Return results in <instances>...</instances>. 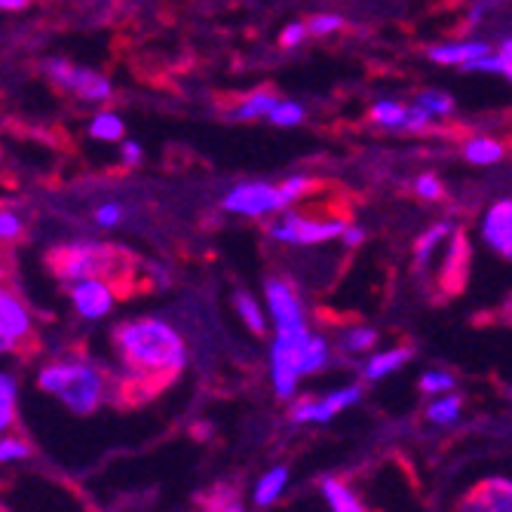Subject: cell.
I'll return each mask as SVG.
<instances>
[{
	"mask_svg": "<svg viewBox=\"0 0 512 512\" xmlns=\"http://www.w3.org/2000/svg\"><path fill=\"white\" fill-rule=\"evenodd\" d=\"M114 347L129 381L145 393L172 384L188 365V344L181 332L172 322L154 316L120 322L114 329Z\"/></svg>",
	"mask_w": 512,
	"mask_h": 512,
	"instance_id": "cell-1",
	"label": "cell"
},
{
	"mask_svg": "<svg viewBox=\"0 0 512 512\" xmlns=\"http://www.w3.org/2000/svg\"><path fill=\"white\" fill-rule=\"evenodd\" d=\"M335 341L319 332L295 329V332H270L267 347V381L279 402H292L301 396V384L329 371L335 362Z\"/></svg>",
	"mask_w": 512,
	"mask_h": 512,
	"instance_id": "cell-2",
	"label": "cell"
},
{
	"mask_svg": "<svg viewBox=\"0 0 512 512\" xmlns=\"http://www.w3.org/2000/svg\"><path fill=\"white\" fill-rule=\"evenodd\" d=\"M37 387L46 396L59 399L71 414L89 417L105 405L111 393V378L99 362L74 356V359H59L40 368Z\"/></svg>",
	"mask_w": 512,
	"mask_h": 512,
	"instance_id": "cell-3",
	"label": "cell"
},
{
	"mask_svg": "<svg viewBox=\"0 0 512 512\" xmlns=\"http://www.w3.org/2000/svg\"><path fill=\"white\" fill-rule=\"evenodd\" d=\"M50 264L56 270V276L62 283H77V279H89V276H102L111 279L117 286V279L129 273L132 258L108 243H71L59 252L50 255Z\"/></svg>",
	"mask_w": 512,
	"mask_h": 512,
	"instance_id": "cell-4",
	"label": "cell"
},
{
	"mask_svg": "<svg viewBox=\"0 0 512 512\" xmlns=\"http://www.w3.org/2000/svg\"><path fill=\"white\" fill-rule=\"evenodd\" d=\"M365 399L362 384H344L325 393H301L289 402V421L295 427H325L338 421L350 408H356Z\"/></svg>",
	"mask_w": 512,
	"mask_h": 512,
	"instance_id": "cell-5",
	"label": "cell"
},
{
	"mask_svg": "<svg viewBox=\"0 0 512 512\" xmlns=\"http://www.w3.org/2000/svg\"><path fill=\"white\" fill-rule=\"evenodd\" d=\"M344 230V218H310L301 212H286L267 230V237L283 246H322L335 237H344Z\"/></svg>",
	"mask_w": 512,
	"mask_h": 512,
	"instance_id": "cell-6",
	"label": "cell"
},
{
	"mask_svg": "<svg viewBox=\"0 0 512 512\" xmlns=\"http://www.w3.org/2000/svg\"><path fill=\"white\" fill-rule=\"evenodd\" d=\"M264 295H267V316H270V332H295L307 329V307L298 295V289L283 276L264 279Z\"/></svg>",
	"mask_w": 512,
	"mask_h": 512,
	"instance_id": "cell-7",
	"label": "cell"
},
{
	"mask_svg": "<svg viewBox=\"0 0 512 512\" xmlns=\"http://www.w3.org/2000/svg\"><path fill=\"white\" fill-rule=\"evenodd\" d=\"M46 77H50L59 89L74 92V96L83 102H108L114 96V86L105 74L89 71V68H77L65 59L46 62Z\"/></svg>",
	"mask_w": 512,
	"mask_h": 512,
	"instance_id": "cell-8",
	"label": "cell"
},
{
	"mask_svg": "<svg viewBox=\"0 0 512 512\" xmlns=\"http://www.w3.org/2000/svg\"><path fill=\"white\" fill-rule=\"evenodd\" d=\"M224 209L234 215H246V218H261V215H273L279 209H286V203L273 184L246 181V184H237V188L224 197Z\"/></svg>",
	"mask_w": 512,
	"mask_h": 512,
	"instance_id": "cell-9",
	"label": "cell"
},
{
	"mask_svg": "<svg viewBox=\"0 0 512 512\" xmlns=\"http://www.w3.org/2000/svg\"><path fill=\"white\" fill-rule=\"evenodd\" d=\"M454 512H512V476H485L463 491Z\"/></svg>",
	"mask_w": 512,
	"mask_h": 512,
	"instance_id": "cell-10",
	"label": "cell"
},
{
	"mask_svg": "<svg viewBox=\"0 0 512 512\" xmlns=\"http://www.w3.org/2000/svg\"><path fill=\"white\" fill-rule=\"evenodd\" d=\"M71 304L83 319H105L114 310L117 301V286L111 279L102 276H89V279H77V283L68 286Z\"/></svg>",
	"mask_w": 512,
	"mask_h": 512,
	"instance_id": "cell-11",
	"label": "cell"
},
{
	"mask_svg": "<svg viewBox=\"0 0 512 512\" xmlns=\"http://www.w3.org/2000/svg\"><path fill=\"white\" fill-rule=\"evenodd\" d=\"M482 240L494 255H500L503 261H512V200H500L485 212Z\"/></svg>",
	"mask_w": 512,
	"mask_h": 512,
	"instance_id": "cell-12",
	"label": "cell"
},
{
	"mask_svg": "<svg viewBox=\"0 0 512 512\" xmlns=\"http://www.w3.org/2000/svg\"><path fill=\"white\" fill-rule=\"evenodd\" d=\"M414 359V350L408 344H396V347H384V350H371L362 359V378L368 384H381L393 375H399L402 368H408V362Z\"/></svg>",
	"mask_w": 512,
	"mask_h": 512,
	"instance_id": "cell-13",
	"label": "cell"
},
{
	"mask_svg": "<svg viewBox=\"0 0 512 512\" xmlns=\"http://www.w3.org/2000/svg\"><path fill=\"white\" fill-rule=\"evenodd\" d=\"M319 497H322L325 512H371L365 497L341 476H322Z\"/></svg>",
	"mask_w": 512,
	"mask_h": 512,
	"instance_id": "cell-14",
	"label": "cell"
},
{
	"mask_svg": "<svg viewBox=\"0 0 512 512\" xmlns=\"http://www.w3.org/2000/svg\"><path fill=\"white\" fill-rule=\"evenodd\" d=\"M467 267H470V240L463 230L454 227L451 234V243L445 246V261H442V286L445 289H460L463 283H467Z\"/></svg>",
	"mask_w": 512,
	"mask_h": 512,
	"instance_id": "cell-15",
	"label": "cell"
},
{
	"mask_svg": "<svg viewBox=\"0 0 512 512\" xmlns=\"http://www.w3.org/2000/svg\"><path fill=\"white\" fill-rule=\"evenodd\" d=\"M289 485H292V470L286 467V463H276V467H267L255 485H252V506L258 509H270L276 506L279 500H283L289 494Z\"/></svg>",
	"mask_w": 512,
	"mask_h": 512,
	"instance_id": "cell-16",
	"label": "cell"
},
{
	"mask_svg": "<svg viewBox=\"0 0 512 512\" xmlns=\"http://www.w3.org/2000/svg\"><path fill=\"white\" fill-rule=\"evenodd\" d=\"M31 313L28 307L7 289H0V332H4L10 341L22 344L31 338Z\"/></svg>",
	"mask_w": 512,
	"mask_h": 512,
	"instance_id": "cell-17",
	"label": "cell"
},
{
	"mask_svg": "<svg viewBox=\"0 0 512 512\" xmlns=\"http://www.w3.org/2000/svg\"><path fill=\"white\" fill-rule=\"evenodd\" d=\"M463 411H467V399H463L457 390H451V393H442V396L427 399V405H424V421L430 427L451 430V427H457L463 421Z\"/></svg>",
	"mask_w": 512,
	"mask_h": 512,
	"instance_id": "cell-18",
	"label": "cell"
},
{
	"mask_svg": "<svg viewBox=\"0 0 512 512\" xmlns=\"http://www.w3.org/2000/svg\"><path fill=\"white\" fill-rule=\"evenodd\" d=\"M378 329H371V325L365 322H353V325H344V329H338L335 335V350L344 353L347 359H365L371 350H378Z\"/></svg>",
	"mask_w": 512,
	"mask_h": 512,
	"instance_id": "cell-19",
	"label": "cell"
},
{
	"mask_svg": "<svg viewBox=\"0 0 512 512\" xmlns=\"http://www.w3.org/2000/svg\"><path fill=\"white\" fill-rule=\"evenodd\" d=\"M488 43H439L430 46V59L439 65H467L473 59L488 56Z\"/></svg>",
	"mask_w": 512,
	"mask_h": 512,
	"instance_id": "cell-20",
	"label": "cell"
},
{
	"mask_svg": "<svg viewBox=\"0 0 512 512\" xmlns=\"http://www.w3.org/2000/svg\"><path fill=\"white\" fill-rule=\"evenodd\" d=\"M234 310H237V316L243 319V325H246V329H249L255 338H264V335H267V329H270V316L264 313V307L258 304L255 295L237 292V295H234Z\"/></svg>",
	"mask_w": 512,
	"mask_h": 512,
	"instance_id": "cell-21",
	"label": "cell"
},
{
	"mask_svg": "<svg viewBox=\"0 0 512 512\" xmlns=\"http://www.w3.org/2000/svg\"><path fill=\"white\" fill-rule=\"evenodd\" d=\"M454 234V224L451 221H439V224H433L427 234H421L417 237V243H414V261H417V267H427L430 261H433V255L439 252V246L448 240Z\"/></svg>",
	"mask_w": 512,
	"mask_h": 512,
	"instance_id": "cell-22",
	"label": "cell"
},
{
	"mask_svg": "<svg viewBox=\"0 0 512 512\" xmlns=\"http://www.w3.org/2000/svg\"><path fill=\"white\" fill-rule=\"evenodd\" d=\"M276 105H279V96H276V92H273L270 86H264V89H255L252 96H246V99L240 102L237 111H230V120H255V117H267Z\"/></svg>",
	"mask_w": 512,
	"mask_h": 512,
	"instance_id": "cell-23",
	"label": "cell"
},
{
	"mask_svg": "<svg viewBox=\"0 0 512 512\" xmlns=\"http://www.w3.org/2000/svg\"><path fill=\"white\" fill-rule=\"evenodd\" d=\"M503 154H506V148L497 142V138H488V135L470 138V142L463 145V160L473 166H491V163L503 160Z\"/></svg>",
	"mask_w": 512,
	"mask_h": 512,
	"instance_id": "cell-24",
	"label": "cell"
},
{
	"mask_svg": "<svg viewBox=\"0 0 512 512\" xmlns=\"http://www.w3.org/2000/svg\"><path fill=\"white\" fill-rule=\"evenodd\" d=\"M16 399H19V381L10 371H0V436L16 424Z\"/></svg>",
	"mask_w": 512,
	"mask_h": 512,
	"instance_id": "cell-25",
	"label": "cell"
},
{
	"mask_svg": "<svg viewBox=\"0 0 512 512\" xmlns=\"http://www.w3.org/2000/svg\"><path fill=\"white\" fill-rule=\"evenodd\" d=\"M417 390H421L427 399H433V396L457 390V378H454V371H448V368H427L424 375L417 378Z\"/></svg>",
	"mask_w": 512,
	"mask_h": 512,
	"instance_id": "cell-26",
	"label": "cell"
},
{
	"mask_svg": "<svg viewBox=\"0 0 512 512\" xmlns=\"http://www.w3.org/2000/svg\"><path fill=\"white\" fill-rule=\"evenodd\" d=\"M89 135L99 138V142H120V138H123V120L117 114H111V111H102V114L92 117Z\"/></svg>",
	"mask_w": 512,
	"mask_h": 512,
	"instance_id": "cell-27",
	"label": "cell"
},
{
	"mask_svg": "<svg viewBox=\"0 0 512 512\" xmlns=\"http://www.w3.org/2000/svg\"><path fill=\"white\" fill-rule=\"evenodd\" d=\"M371 120L375 123H381V126H390V129H405V120H408V108L405 105H399V102H390V99H384V102H378L375 108H371Z\"/></svg>",
	"mask_w": 512,
	"mask_h": 512,
	"instance_id": "cell-28",
	"label": "cell"
},
{
	"mask_svg": "<svg viewBox=\"0 0 512 512\" xmlns=\"http://www.w3.org/2000/svg\"><path fill=\"white\" fill-rule=\"evenodd\" d=\"M25 234V221L10 206H0V243H16Z\"/></svg>",
	"mask_w": 512,
	"mask_h": 512,
	"instance_id": "cell-29",
	"label": "cell"
},
{
	"mask_svg": "<svg viewBox=\"0 0 512 512\" xmlns=\"http://www.w3.org/2000/svg\"><path fill=\"white\" fill-rule=\"evenodd\" d=\"M421 108H427L433 117H448L451 111H454V99L451 96H445V92H439V89H427V92H421V96L414 99Z\"/></svg>",
	"mask_w": 512,
	"mask_h": 512,
	"instance_id": "cell-30",
	"label": "cell"
},
{
	"mask_svg": "<svg viewBox=\"0 0 512 512\" xmlns=\"http://www.w3.org/2000/svg\"><path fill=\"white\" fill-rule=\"evenodd\" d=\"M316 188V181L313 178H307V175H292L289 181H283L279 184V197H283V203H286V209L295 203V200H301L307 191H313Z\"/></svg>",
	"mask_w": 512,
	"mask_h": 512,
	"instance_id": "cell-31",
	"label": "cell"
},
{
	"mask_svg": "<svg viewBox=\"0 0 512 512\" xmlns=\"http://www.w3.org/2000/svg\"><path fill=\"white\" fill-rule=\"evenodd\" d=\"M267 117H270V123H276V126H298V123L304 120V108H301L298 102L286 99V102H279Z\"/></svg>",
	"mask_w": 512,
	"mask_h": 512,
	"instance_id": "cell-32",
	"label": "cell"
},
{
	"mask_svg": "<svg viewBox=\"0 0 512 512\" xmlns=\"http://www.w3.org/2000/svg\"><path fill=\"white\" fill-rule=\"evenodd\" d=\"M463 71H482V74H503V77H509L512 80V65L503 59V56H482V59H473V62H467L463 65Z\"/></svg>",
	"mask_w": 512,
	"mask_h": 512,
	"instance_id": "cell-33",
	"label": "cell"
},
{
	"mask_svg": "<svg viewBox=\"0 0 512 512\" xmlns=\"http://www.w3.org/2000/svg\"><path fill=\"white\" fill-rule=\"evenodd\" d=\"M31 454V445L19 436H0V463L25 460Z\"/></svg>",
	"mask_w": 512,
	"mask_h": 512,
	"instance_id": "cell-34",
	"label": "cell"
},
{
	"mask_svg": "<svg viewBox=\"0 0 512 512\" xmlns=\"http://www.w3.org/2000/svg\"><path fill=\"white\" fill-rule=\"evenodd\" d=\"M414 191H417V197L421 200H442V194H445V188H442V181L436 178V175H421L414 181Z\"/></svg>",
	"mask_w": 512,
	"mask_h": 512,
	"instance_id": "cell-35",
	"label": "cell"
},
{
	"mask_svg": "<svg viewBox=\"0 0 512 512\" xmlns=\"http://www.w3.org/2000/svg\"><path fill=\"white\" fill-rule=\"evenodd\" d=\"M341 28H344V19H341V16H313V19L307 22V31H310L313 37L335 34V31H341Z\"/></svg>",
	"mask_w": 512,
	"mask_h": 512,
	"instance_id": "cell-36",
	"label": "cell"
},
{
	"mask_svg": "<svg viewBox=\"0 0 512 512\" xmlns=\"http://www.w3.org/2000/svg\"><path fill=\"white\" fill-rule=\"evenodd\" d=\"M310 31H307V22H292L286 31H283V37H279V46L283 50H295V46H301V40L307 37Z\"/></svg>",
	"mask_w": 512,
	"mask_h": 512,
	"instance_id": "cell-37",
	"label": "cell"
},
{
	"mask_svg": "<svg viewBox=\"0 0 512 512\" xmlns=\"http://www.w3.org/2000/svg\"><path fill=\"white\" fill-rule=\"evenodd\" d=\"M96 221H99L102 227H114V224H120V221H123V206H117V203H105V206H99V209H96Z\"/></svg>",
	"mask_w": 512,
	"mask_h": 512,
	"instance_id": "cell-38",
	"label": "cell"
},
{
	"mask_svg": "<svg viewBox=\"0 0 512 512\" xmlns=\"http://www.w3.org/2000/svg\"><path fill=\"white\" fill-rule=\"evenodd\" d=\"M433 120V114L427 111V108H421V105H411L408 108V120H405V129H411V132H417V129H424L427 123Z\"/></svg>",
	"mask_w": 512,
	"mask_h": 512,
	"instance_id": "cell-39",
	"label": "cell"
},
{
	"mask_svg": "<svg viewBox=\"0 0 512 512\" xmlns=\"http://www.w3.org/2000/svg\"><path fill=\"white\" fill-rule=\"evenodd\" d=\"M120 154H123V163L126 166H138V163H142V148H138L135 142H123Z\"/></svg>",
	"mask_w": 512,
	"mask_h": 512,
	"instance_id": "cell-40",
	"label": "cell"
},
{
	"mask_svg": "<svg viewBox=\"0 0 512 512\" xmlns=\"http://www.w3.org/2000/svg\"><path fill=\"white\" fill-rule=\"evenodd\" d=\"M344 246H350V249H356V246H362L365 243V230L362 227H353V224H347V230H344Z\"/></svg>",
	"mask_w": 512,
	"mask_h": 512,
	"instance_id": "cell-41",
	"label": "cell"
},
{
	"mask_svg": "<svg viewBox=\"0 0 512 512\" xmlns=\"http://www.w3.org/2000/svg\"><path fill=\"white\" fill-rule=\"evenodd\" d=\"M209 512H246V506L234 497H221V500H215V506Z\"/></svg>",
	"mask_w": 512,
	"mask_h": 512,
	"instance_id": "cell-42",
	"label": "cell"
},
{
	"mask_svg": "<svg viewBox=\"0 0 512 512\" xmlns=\"http://www.w3.org/2000/svg\"><path fill=\"white\" fill-rule=\"evenodd\" d=\"M28 4H31V0H0V10L13 13V10H25Z\"/></svg>",
	"mask_w": 512,
	"mask_h": 512,
	"instance_id": "cell-43",
	"label": "cell"
},
{
	"mask_svg": "<svg viewBox=\"0 0 512 512\" xmlns=\"http://www.w3.org/2000/svg\"><path fill=\"white\" fill-rule=\"evenodd\" d=\"M16 347H19L16 341H10V338H7L4 332H0V356H4V353H13Z\"/></svg>",
	"mask_w": 512,
	"mask_h": 512,
	"instance_id": "cell-44",
	"label": "cell"
},
{
	"mask_svg": "<svg viewBox=\"0 0 512 512\" xmlns=\"http://www.w3.org/2000/svg\"><path fill=\"white\" fill-rule=\"evenodd\" d=\"M500 56L512 65V37L509 40H503V46H500Z\"/></svg>",
	"mask_w": 512,
	"mask_h": 512,
	"instance_id": "cell-45",
	"label": "cell"
},
{
	"mask_svg": "<svg viewBox=\"0 0 512 512\" xmlns=\"http://www.w3.org/2000/svg\"><path fill=\"white\" fill-rule=\"evenodd\" d=\"M506 396H509V402H512V387H509V393H506Z\"/></svg>",
	"mask_w": 512,
	"mask_h": 512,
	"instance_id": "cell-46",
	"label": "cell"
},
{
	"mask_svg": "<svg viewBox=\"0 0 512 512\" xmlns=\"http://www.w3.org/2000/svg\"><path fill=\"white\" fill-rule=\"evenodd\" d=\"M0 163H4V157H0Z\"/></svg>",
	"mask_w": 512,
	"mask_h": 512,
	"instance_id": "cell-47",
	"label": "cell"
}]
</instances>
